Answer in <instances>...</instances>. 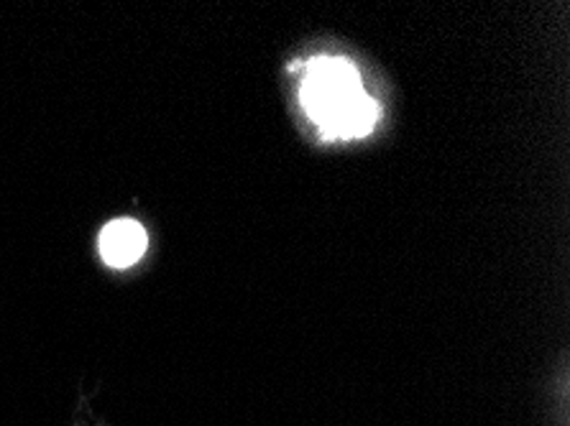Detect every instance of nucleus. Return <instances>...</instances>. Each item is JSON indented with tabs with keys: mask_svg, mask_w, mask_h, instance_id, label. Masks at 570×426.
<instances>
[{
	"mask_svg": "<svg viewBox=\"0 0 570 426\" xmlns=\"http://www.w3.org/2000/svg\"><path fill=\"white\" fill-rule=\"evenodd\" d=\"M302 106L325 133L343 138L366 136L379 118L376 102L366 98L358 72L345 59L320 57L309 62Z\"/></svg>",
	"mask_w": 570,
	"mask_h": 426,
	"instance_id": "f257e3e1",
	"label": "nucleus"
},
{
	"mask_svg": "<svg viewBox=\"0 0 570 426\" xmlns=\"http://www.w3.org/2000/svg\"><path fill=\"white\" fill-rule=\"evenodd\" d=\"M146 254V230L136 220L120 217L100 232V256L108 266L128 268Z\"/></svg>",
	"mask_w": 570,
	"mask_h": 426,
	"instance_id": "f03ea898",
	"label": "nucleus"
}]
</instances>
